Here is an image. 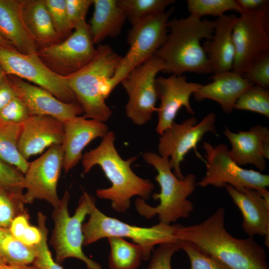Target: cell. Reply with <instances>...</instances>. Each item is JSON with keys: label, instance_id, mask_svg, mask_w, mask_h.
Listing matches in <instances>:
<instances>
[{"label": "cell", "instance_id": "1", "mask_svg": "<svg viewBox=\"0 0 269 269\" xmlns=\"http://www.w3.org/2000/svg\"><path fill=\"white\" fill-rule=\"evenodd\" d=\"M225 209L218 208L203 222L179 225L177 236L228 269H269L264 249L252 237H234L225 225Z\"/></svg>", "mask_w": 269, "mask_h": 269}, {"label": "cell", "instance_id": "2", "mask_svg": "<svg viewBox=\"0 0 269 269\" xmlns=\"http://www.w3.org/2000/svg\"><path fill=\"white\" fill-rule=\"evenodd\" d=\"M116 136L109 131L96 148L86 151L82 158L83 174L92 167L99 165L112 185L110 187L97 189L96 195L111 201V207L116 212L125 213L131 206L134 196L148 200L154 189L149 179L142 178L134 172L131 164L136 156L123 159L116 148Z\"/></svg>", "mask_w": 269, "mask_h": 269}, {"label": "cell", "instance_id": "3", "mask_svg": "<svg viewBox=\"0 0 269 269\" xmlns=\"http://www.w3.org/2000/svg\"><path fill=\"white\" fill-rule=\"evenodd\" d=\"M167 27L166 39L154 55L163 62L162 72L175 75L187 72L212 73L201 42L212 36L215 21L190 14L185 18L168 20Z\"/></svg>", "mask_w": 269, "mask_h": 269}, {"label": "cell", "instance_id": "4", "mask_svg": "<svg viewBox=\"0 0 269 269\" xmlns=\"http://www.w3.org/2000/svg\"><path fill=\"white\" fill-rule=\"evenodd\" d=\"M121 58L108 45H99L88 64L66 77L84 117L105 123L111 117L112 110L105 101L114 89L111 80Z\"/></svg>", "mask_w": 269, "mask_h": 269}, {"label": "cell", "instance_id": "5", "mask_svg": "<svg viewBox=\"0 0 269 269\" xmlns=\"http://www.w3.org/2000/svg\"><path fill=\"white\" fill-rule=\"evenodd\" d=\"M142 156L157 172L155 180L160 186V191L153 194L152 197L159 200V203L156 206H151L138 197L134 203L137 212L147 219L157 215L159 222L166 224H171L179 219L188 218L194 210L188 197L196 188L195 176L190 173L180 179L172 171L169 158L151 151L144 152Z\"/></svg>", "mask_w": 269, "mask_h": 269}, {"label": "cell", "instance_id": "6", "mask_svg": "<svg viewBox=\"0 0 269 269\" xmlns=\"http://www.w3.org/2000/svg\"><path fill=\"white\" fill-rule=\"evenodd\" d=\"M96 203V198L92 197L89 219L82 225L84 246L110 237L130 239L141 247L142 260H148L155 246L165 243L180 242L177 237L179 224L159 222L149 227L132 225L105 214L97 207Z\"/></svg>", "mask_w": 269, "mask_h": 269}, {"label": "cell", "instance_id": "7", "mask_svg": "<svg viewBox=\"0 0 269 269\" xmlns=\"http://www.w3.org/2000/svg\"><path fill=\"white\" fill-rule=\"evenodd\" d=\"M92 197L84 192L75 213L70 216L68 210L70 195L66 190L59 205L54 208L52 216L54 227L50 244L55 252V261L60 265L69 258H74L83 261L88 269H103L99 264L89 258L82 249L83 222L89 213Z\"/></svg>", "mask_w": 269, "mask_h": 269}, {"label": "cell", "instance_id": "8", "mask_svg": "<svg viewBox=\"0 0 269 269\" xmlns=\"http://www.w3.org/2000/svg\"><path fill=\"white\" fill-rule=\"evenodd\" d=\"M173 9L150 16L132 25L127 41L129 49L122 57L111 80L114 89L134 68L154 56L167 35V24Z\"/></svg>", "mask_w": 269, "mask_h": 269}, {"label": "cell", "instance_id": "9", "mask_svg": "<svg viewBox=\"0 0 269 269\" xmlns=\"http://www.w3.org/2000/svg\"><path fill=\"white\" fill-rule=\"evenodd\" d=\"M203 148L206 152V173L196 185L222 188L230 185L238 190L243 188L264 190L269 186L268 174L242 168L233 160L226 144L213 145L205 141Z\"/></svg>", "mask_w": 269, "mask_h": 269}, {"label": "cell", "instance_id": "10", "mask_svg": "<svg viewBox=\"0 0 269 269\" xmlns=\"http://www.w3.org/2000/svg\"><path fill=\"white\" fill-rule=\"evenodd\" d=\"M0 64L6 74L32 82L63 102H78L66 78L51 71L37 53L23 54L14 48L0 45Z\"/></svg>", "mask_w": 269, "mask_h": 269}, {"label": "cell", "instance_id": "11", "mask_svg": "<svg viewBox=\"0 0 269 269\" xmlns=\"http://www.w3.org/2000/svg\"><path fill=\"white\" fill-rule=\"evenodd\" d=\"M164 69L162 61L154 55L133 69L121 82L129 96L126 115L134 124L144 125L156 112V76Z\"/></svg>", "mask_w": 269, "mask_h": 269}, {"label": "cell", "instance_id": "12", "mask_svg": "<svg viewBox=\"0 0 269 269\" xmlns=\"http://www.w3.org/2000/svg\"><path fill=\"white\" fill-rule=\"evenodd\" d=\"M74 30L66 39L39 48L37 52L48 68L64 77L86 66L93 60L96 52L89 24L87 23Z\"/></svg>", "mask_w": 269, "mask_h": 269}, {"label": "cell", "instance_id": "13", "mask_svg": "<svg viewBox=\"0 0 269 269\" xmlns=\"http://www.w3.org/2000/svg\"><path fill=\"white\" fill-rule=\"evenodd\" d=\"M216 115L210 113L200 122L194 116L185 120L180 124L174 122L159 138L158 154L169 158L173 172L180 179L184 178L180 168V163L186 154L195 149L203 136L207 133L218 135L215 123Z\"/></svg>", "mask_w": 269, "mask_h": 269}, {"label": "cell", "instance_id": "14", "mask_svg": "<svg viewBox=\"0 0 269 269\" xmlns=\"http://www.w3.org/2000/svg\"><path fill=\"white\" fill-rule=\"evenodd\" d=\"M63 161L62 145H55L30 162L28 169L24 174L25 204H30L35 199H39L46 201L54 208L59 205L60 199L57 187Z\"/></svg>", "mask_w": 269, "mask_h": 269}, {"label": "cell", "instance_id": "15", "mask_svg": "<svg viewBox=\"0 0 269 269\" xmlns=\"http://www.w3.org/2000/svg\"><path fill=\"white\" fill-rule=\"evenodd\" d=\"M268 27L267 16L240 13L233 30L235 49L233 71L243 74L256 59L269 52Z\"/></svg>", "mask_w": 269, "mask_h": 269}, {"label": "cell", "instance_id": "16", "mask_svg": "<svg viewBox=\"0 0 269 269\" xmlns=\"http://www.w3.org/2000/svg\"><path fill=\"white\" fill-rule=\"evenodd\" d=\"M201 85L188 82L183 75H171L168 77L156 78V96L160 101L156 110L158 116L156 132L160 135L174 122L181 108L184 107L188 113L194 115L190 97Z\"/></svg>", "mask_w": 269, "mask_h": 269}, {"label": "cell", "instance_id": "17", "mask_svg": "<svg viewBox=\"0 0 269 269\" xmlns=\"http://www.w3.org/2000/svg\"><path fill=\"white\" fill-rule=\"evenodd\" d=\"M7 76L17 96L25 104L31 115L50 116L64 123L83 114L79 103L63 102L40 87L16 76Z\"/></svg>", "mask_w": 269, "mask_h": 269}, {"label": "cell", "instance_id": "18", "mask_svg": "<svg viewBox=\"0 0 269 269\" xmlns=\"http://www.w3.org/2000/svg\"><path fill=\"white\" fill-rule=\"evenodd\" d=\"M225 188L242 213L244 231L249 237L265 236V244L269 247V191L248 188L238 190L230 185Z\"/></svg>", "mask_w": 269, "mask_h": 269}, {"label": "cell", "instance_id": "19", "mask_svg": "<svg viewBox=\"0 0 269 269\" xmlns=\"http://www.w3.org/2000/svg\"><path fill=\"white\" fill-rule=\"evenodd\" d=\"M223 133L230 141L233 160L240 166L251 164L261 171L266 168L269 159V129L257 125L247 131H231L226 127Z\"/></svg>", "mask_w": 269, "mask_h": 269}, {"label": "cell", "instance_id": "20", "mask_svg": "<svg viewBox=\"0 0 269 269\" xmlns=\"http://www.w3.org/2000/svg\"><path fill=\"white\" fill-rule=\"evenodd\" d=\"M64 124L47 116L31 115L22 125L17 143L21 156L28 161L46 148L62 145L64 137Z\"/></svg>", "mask_w": 269, "mask_h": 269}, {"label": "cell", "instance_id": "21", "mask_svg": "<svg viewBox=\"0 0 269 269\" xmlns=\"http://www.w3.org/2000/svg\"><path fill=\"white\" fill-rule=\"evenodd\" d=\"M63 124V168L68 172L82 159L84 148L93 140L103 138L109 132V127L105 123L83 116L74 117Z\"/></svg>", "mask_w": 269, "mask_h": 269}, {"label": "cell", "instance_id": "22", "mask_svg": "<svg viewBox=\"0 0 269 269\" xmlns=\"http://www.w3.org/2000/svg\"><path fill=\"white\" fill-rule=\"evenodd\" d=\"M237 18L233 14L218 17L214 20L212 36L202 44L214 74L233 69L235 55L233 30Z\"/></svg>", "mask_w": 269, "mask_h": 269}, {"label": "cell", "instance_id": "23", "mask_svg": "<svg viewBox=\"0 0 269 269\" xmlns=\"http://www.w3.org/2000/svg\"><path fill=\"white\" fill-rule=\"evenodd\" d=\"M212 81L201 87L193 94L198 102L210 99L218 103L223 111L230 114L240 96L254 85L242 74L233 71L214 73L210 78Z\"/></svg>", "mask_w": 269, "mask_h": 269}, {"label": "cell", "instance_id": "24", "mask_svg": "<svg viewBox=\"0 0 269 269\" xmlns=\"http://www.w3.org/2000/svg\"><path fill=\"white\" fill-rule=\"evenodd\" d=\"M25 0H0V34L18 52L36 53L38 47L24 22Z\"/></svg>", "mask_w": 269, "mask_h": 269}, {"label": "cell", "instance_id": "25", "mask_svg": "<svg viewBox=\"0 0 269 269\" xmlns=\"http://www.w3.org/2000/svg\"><path fill=\"white\" fill-rule=\"evenodd\" d=\"M94 10L89 24L93 43L99 44L107 37L121 32L126 17L117 0H93Z\"/></svg>", "mask_w": 269, "mask_h": 269}, {"label": "cell", "instance_id": "26", "mask_svg": "<svg viewBox=\"0 0 269 269\" xmlns=\"http://www.w3.org/2000/svg\"><path fill=\"white\" fill-rule=\"evenodd\" d=\"M23 15L27 30L38 49L61 41L45 0H25Z\"/></svg>", "mask_w": 269, "mask_h": 269}, {"label": "cell", "instance_id": "27", "mask_svg": "<svg viewBox=\"0 0 269 269\" xmlns=\"http://www.w3.org/2000/svg\"><path fill=\"white\" fill-rule=\"evenodd\" d=\"M110 247L109 256L110 269H137L142 260L141 247L124 238L110 237L107 238Z\"/></svg>", "mask_w": 269, "mask_h": 269}, {"label": "cell", "instance_id": "28", "mask_svg": "<svg viewBox=\"0 0 269 269\" xmlns=\"http://www.w3.org/2000/svg\"><path fill=\"white\" fill-rule=\"evenodd\" d=\"M22 125L0 122V158L24 174L30 162L21 156L17 148Z\"/></svg>", "mask_w": 269, "mask_h": 269}, {"label": "cell", "instance_id": "29", "mask_svg": "<svg viewBox=\"0 0 269 269\" xmlns=\"http://www.w3.org/2000/svg\"><path fill=\"white\" fill-rule=\"evenodd\" d=\"M0 253L7 264L30 265L36 256L34 246H27L16 239L9 228L0 227Z\"/></svg>", "mask_w": 269, "mask_h": 269}, {"label": "cell", "instance_id": "30", "mask_svg": "<svg viewBox=\"0 0 269 269\" xmlns=\"http://www.w3.org/2000/svg\"><path fill=\"white\" fill-rule=\"evenodd\" d=\"M173 0H117L126 18L132 25L150 16L164 12Z\"/></svg>", "mask_w": 269, "mask_h": 269}, {"label": "cell", "instance_id": "31", "mask_svg": "<svg viewBox=\"0 0 269 269\" xmlns=\"http://www.w3.org/2000/svg\"><path fill=\"white\" fill-rule=\"evenodd\" d=\"M234 109L255 112L269 119L268 89L255 85L251 86L240 96Z\"/></svg>", "mask_w": 269, "mask_h": 269}, {"label": "cell", "instance_id": "32", "mask_svg": "<svg viewBox=\"0 0 269 269\" xmlns=\"http://www.w3.org/2000/svg\"><path fill=\"white\" fill-rule=\"evenodd\" d=\"M187 7L190 14L200 17L204 15L219 17L228 10L242 12L236 0H188Z\"/></svg>", "mask_w": 269, "mask_h": 269}, {"label": "cell", "instance_id": "33", "mask_svg": "<svg viewBox=\"0 0 269 269\" xmlns=\"http://www.w3.org/2000/svg\"><path fill=\"white\" fill-rule=\"evenodd\" d=\"M23 197L0 187V227L9 228L17 216L27 213Z\"/></svg>", "mask_w": 269, "mask_h": 269}, {"label": "cell", "instance_id": "34", "mask_svg": "<svg viewBox=\"0 0 269 269\" xmlns=\"http://www.w3.org/2000/svg\"><path fill=\"white\" fill-rule=\"evenodd\" d=\"M46 217L41 212L37 214V227L39 229L41 238L39 243L34 246L36 256L32 265L39 269H64L52 258L47 244L48 230L46 224Z\"/></svg>", "mask_w": 269, "mask_h": 269}, {"label": "cell", "instance_id": "35", "mask_svg": "<svg viewBox=\"0 0 269 269\" xmlns=\"http://www.w3.org/2000/svg\"><path fill=\"white\" fill-rule=\"evenodd\" d=\"M9 229L16 239L27 246H35L41 240V232L38 227L30 225L27 212L15 218Z\"/></svg>", "mask_w": 269, "mask_h": 269}, {"label": "cell", "instance_id": "36", "mask_svg": "<svg viewBox=\"0 0 269 269\" xmlns=\"http://www.w3.org/2000/svg\"><path fill=\"white\" fill-rule=\"evenodd\" d=\"M53 25L61 41L72 33L66 11V0H45Z\"/></svg>", "mask_w": 269, "mask_h": 269}, {"label": "cell", "instance_id": "37", "mask_svg": "<svg viewBox=\"0 0 269 269\" xmlns=\"http://www.w3.org/2000/svg\"><path fill=\"white\" fill-rule=\"evenodd\" d=\"M24 175L15 167L0 158V187L23 197Z\"/></svg>", "mask_w": 269, "mask_h": 269}, {"label": "cell", "instance_id": "38", "mask_svg": "<svg viewBox=\"0 0 269 269\" xmlns=\"http://www.w3.org/2000/svg\"><path fill=\"white\" fill-rule=\"evenodd\" d=\"M242 75L253 85L268 89L269 52L256 59Z\"/></svg>", "mask_w": 269, "mask_h": 269}, {"label": "cell", "instance_id": "39", "mask_svg": "<svg viewBox=\"0 0 269 269\" xmlns=\"http://www.w3.org/2000/svg\"><path fill=\"white\" fill-rule=\"evenodd\" d=\"M181 250L188 257L190 269H228L217 260L200 252L191 245L180 241Z\"/></svg>", "mask_w": 269, "mask_h": 269}, {"label": "cell", "instance_id": "40", "mask_svg": "<svg viewBox=\"0 0 269 269\" xmlns=\"http://www.w3.org/2000/svg\"><path fill=\"white\" fill-rule=\"evenodd\" d=\"M31 116L25 104L16 96L0 111V122L23 124Z\"/></svg>", "mask_w": 269, "mask_h": 269}, {"label": "cell", "instance_id": "41", "mask_svg": "<svg viewBox=\"0 0 269 269\" xmlns=\"http://www.w3.org/2000/svg\"><path fill=\"white\" fill-rule=\"evenodd\" d=\"M181 250L179 243H165L153 250L150 262L147 269H172L173 255Z\"/></svg>", "mask_w": 269, "mask_h": 269}, {"label": "cell", "instance_id": "42", "mask_svg": "<svg viewBox=\"0 0 269 269\" xmlns=\"http://www.w3.org/2000/svg\"><path fill=\"white\" fill-rule=\"evenodd\" d=\"M93 0H66L67 16L73 29L87 23L86 16Z\"/></svg>", "mask_w": 269, "mask_h": 269}, {"label": "cell", "instance_id": "43", "mask_svg": "<svg viewBox=\"0 0 269 269\" xmlns=\"http://www.w3.org/2000/svg\"><path fill=\"white\" fill-rule=\"evenodd\" d=\"M236 0L242 9L241 13L246 12L267 16L269 9V1L268 0Z\"/></svg>", "mask_w": 269, "mask_h": 269}, {"label": "cell", "instance_id": "44", "mask_svg": "<svg viewBox=\"0 0 269 269\" xmlns=\"http://www.w3.org/2000/svg\"><path fill=\"white\" fill-rule=\"evenodd\" d=\"M16 96V94L5 74L0 80V111Z\"/></svg>", "mask_w": 269, "mask_h": 269}, {"label": "cell", "instance_id": "45", "mask_svg": "<svg viewBox=\"0 0 269 269\" xmlns=\"http://www.w3.org/2000/svg\"><path fill=\"white\" fill-rule=\"evenodd\" d=\"M0 269H39L32 265H12L9 264H0Z\"/></svg>", "mask_w": 269, "mask_h": 269}, {"label": "cell", "instance_id": "46", "mask_svg": "<svg viewBox=\"0 0 269 269\" xmlns=\"http://www.w3.org/2000/svg\"><path fill=\"white\" fill-rule=\"evenodd\" d=\"M0 45L7 47H10V48H14L12 44L10 43L8 41L6 40L3 37V36L0 34Z\"/></svg>", "mask_w": 269, "mask_h": 269}, {"label": "cell", "instance_id": "47", "mask_svg": "<svg viewBox=\"0 0 269 269\" xmlns=\"http://www.w3.org/2000/svg\"><path fill=\"white\" fill-rule=\"evenodd\" d=\"M5 74L2 66L0 64V80Z\"/></svg>", "mask_w": 269, "mask_h": 269}, {"label": "cell", "instance_id": "48", "mask_svg": "<svg viewBox=\"0 0 269 269\" xmlns=\"http://www.w3.org/2000/svg\"><path fill=\"white\" fill-rule=\"evenodd\" d=\"M0 264H7L1 254L0 253Z\"/></svg>", "mask_w": 269, "mask_h": 269}]
</instances>
